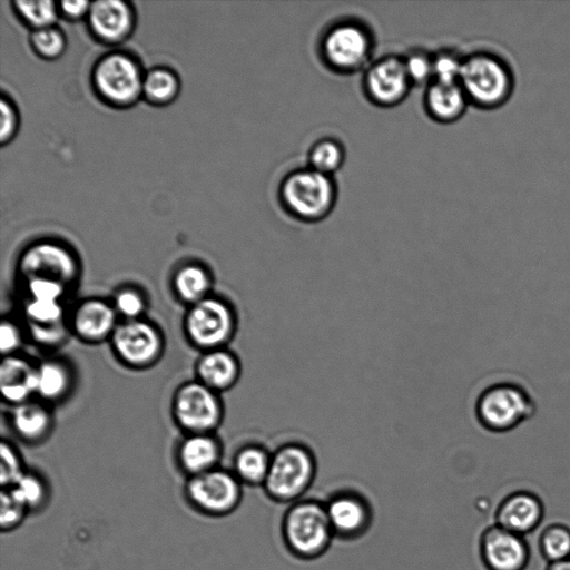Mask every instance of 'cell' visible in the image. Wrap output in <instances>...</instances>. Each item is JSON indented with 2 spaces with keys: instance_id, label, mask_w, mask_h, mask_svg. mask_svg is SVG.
<instances>
[{
  "instance_id": "obj_1",
  "label": "cell",
  "mask_w": 570,
  "mask_h": 570,
  "mask_svg": "<svg viewBox=\"0 0 570 570\" xmlns=\"http://www.w3.org/2000/svg\"><path fill=\"white\" fill-rule=\"evenodd\" d=\"M459 85L470 106L495 110L511 99L517 78L512 63L503 53L483 48L464 55Z\"/></svg>"
},
{
  "instance_id": "obj_2",
  "label": "cell",
  "mask_w": 570,
  "mask_h": 570,
  "mask_svg": "<svg viewBox=\"0 0 570 570\" xmlns=\"http://www.w3.org/2000/svg\"><path fill=\"white\" fill-rule=\"evenodd\" d=\"M375 38L372 29L356 18L331 22L320 35L317 55L322 63L337 75L364 71L373 61Z\"/></svg>"
},
{
  "instance_id": "obj_3",
  "label": "cell",
  "mask_w": 570,
  "mask_h": 570,
  "mask_svg": "<svg viewBox=\"0 0 570 570\" xmlns=\"http://www.w3.org/2000/svg\"><path fill=\"white\" fill-rule=\"evenodd\" d=\"M333 176L298 167L286 173L277 187V198L287 215L303 223H318L331 215L337 202Z\"/></svg>"
},
{
  "instance_id": "obj_4",
  "label": "cell",
  "mask_w": 570,
  "mask_h": 570,
  "mask_svg": "<svg viewBox=\"0 0 570 570\" xmlns=\"http://www.w3.org/2000/svg\"><path fill=\"white\" fill-rule=\"evenodd\" d=\"M282 537L286 549L297 559L323 556L335 538L325 503L313 499L292 503L282 520Z\"/></svg>"
},
{
  "instance_id": "obj_5",
  "label": "cell",
  "mask_w": 570,
  "mask_h": 570,
  "mask_svg": "<svg viewBox=\"0 0 570 570\" xmlns=\"http://www.w3.org/2000/svg\"><path fill=\"white\" fill-rule=\"evenodd\" d=\"M537 412L530 391L514 381H499L483 389L476 397L474 414L479 424L491 433H507Z\"/></svg>"
},
{
  "instance_id": "obj_6",
  "label": "cell",
  "mask_w": 570,
  "mask_h": 570,
  "mask_svg": "<svg viewBox=\"0 0 570 570\" xmlns=\"http://www.w3.org/2000/svg\"><path fill=\"white\" fill-rule=\"evenodd\" d=\"M313 451L299 442H288L273 453L263 488L267 497L278 503H294L302 499L316 475Z\"/></svg>"
},
{
  "instance_id": "obj_7",
  "label": "cell",
  "mask_w": 570,
  "mask_h": 570,
  "mask_svg": "<svg viewBox=\"0 0 570 570\" xmlns=\"http://www.w3.org/2000/svg\"><path fill=\"white\" fill-rule=\"evenodd\" d=\"M236 320L230 306L216 297L193 304L186 314L185 330L194 345L206 351L220 348L235 332Z\"/></svg>"
},
{
  "instance_id": "obj_8",
  "label": "cell",
  "mask_w": 570,
  "mask_h": 570,
  "mask_svg": "<svg viewBox=\"0 0 570 570\" xmlns=\"http://www.w3.org/2000/svg\"><path fill=\"white\" fill-rule=\"evenodd\" d=\"M364 97L380 108H393L409 96L413 85L406 73L402 55L373 59L361 80Z\"/></svg>"
},
{
  "instance_id": "obj_9",
  "label": "cell",
  "mask_w": 570,
  "mask_h": 570,
  "mask_svg": "<svg viewBox=\"0 0 570 570\" xmlns=\"http://www.w3.org/2000/svg\"><path fill=\"white\" fill-rule=\"evenodd\" d=\"M186 492L198 510L212 515H225L240 503L242 482L235 473L213 469L190 476Z\"/></svg>"
},
{
  "instance_id": "obj_10",
  "label": "cell",
  "mask_w": 570,
  "mask_h": 570,
  "mask_svg": "<svg viewBox=\"0 0 570 570\" xmlns=\"http://www.w3.org/2000/svg\"><path fill=\"white\" fill-rule=\"evenodd\" d=\"M173 412L177 423L191 434H207L219 424L223 415L215 391L199 381L186 383L178 389Z\"/></svg>"
},
{
  "instance_id": "obj_11",
  "label": "cell",
  "mask_w": 570,
  "mask_h": 570,
  "mask_svg": "<svg viewBox=\"0 0 570 570\" xmlns=\"http://www.w3.org/2000/svg\"><path fill=\"white\" fill-rule=\"evenodd\" d=\"M117 356L127 365L145 367L160 355L163 340L158 330L142 320H127L111 335Z\"/></svg>"
},
{
  "instance_id": "obj_12",
  "label": "cell",
  "mask_w": 570,
  "mask_h": 570,
  "mask_svg": "<svg viewBox=\"0 0 570 570\" xmlns=\"http://www.w3.org/2000/svg\"><path fill=\"white\" fill-rule=\"evenodd\" d=\"M19 269L28 282L43 278L69 285L77 276L73 256L65 247L53 243H38L21 256Z\"/></svg>"
},
{
  "instance_id": "obj_13",
  "label": "cell",
  "mask_w": 570,
  "mask_h": 570,
  "mask_svg": "<svg viewBox=\"0 0 570 570\" xmlns=\"http://www.w3.org/2000/svg\"><path fill=\"white\" fill-rule=\"evenodd\" d=\"M325 503L334 537L355 540L364 535L373 520V511L364 495L353 490H341Z\"/></svg>"
},
{
  "instance_id": "obj_14",
  "label": "cell",
  "mask_w": 570,
  "mask_h": 570,
  "mask_svg": "<svg viewBox=\"0 0 570 570\" xmlns=\"http://www.w3.org/2000/svg\"><path fill=\"white\" fill-rule=\"evenodd\" d=\"M95 80L101 95L118 104L132 101L142 88L137 66L122 55H110L101 60Z\"/></svg>"
},
{
  "instance_id": "obj_15",
  "label": "cell",
  "mask_w": 570,
  "mask_h": 570,
  "mask_svg": "<svg viewBox=\"0 0 570 570\" xmlns=\"http://www.w3.org/2000/svg\"><path fill=\"white\" fill-rule=\"evenodd\" d=\"M480 552L489 570H523L529 560V549L522 535L498 524L481 535Z\"/></svg>"
},
{
  "instance_id": "obj_16",
  "label": "cell",
  "mask_w": 570,
  "mask_h": 570,
  "mask_svg": "<svg viewBox=\"0 0 570 570\" xmlns=\"http://www.w3.org/2000/svg\"><path fill=\"white\" fill-rule=\"evenodd\" d=\"M470 102L458 83L432 81L423 94V108L430 119L439 124H452L461 119Z\"/></svg>"
},
{
  "instance_id": "obj_17",
  "label": "cell",
  "mask_w": 570,
  "mask_h": 570,
  "mask_svg": "<svg viewBox=\"0 0 570 570\" xmlns=\"http://www.w3.org/2000/svg\"><path fill=\"white\" fill-rule=\"evenodd\" d=\"M541 501L527 491H518L507 497L497 511V524L517 534L532 531L541 521Z\"/></svg>"
},
{
  "instance_id": "obj_18",
  "label": "cell",
  "mask_w": 570,
  "mask_h": 570,
  "mask_svg": "<svg viewBox=\"0 0 570 570\" xmlns=\"http://www.w3.org/2000/svg\"><path fill=\"white\" fill-rule=\"evenodd\" d=\"M116 313L114 306L101 299H87L73 313V331L87 342H100L111 337L117 327Z\"/></svg>"
},
{
  "instance_id": "obj_19",
  "label": "cell",
  "mask_w": 570,
  "mask_h": 570,
  "mask_svg": "<svg viewBox=\"0 0 570 570\" xmlns=\"http://www.w3.org/2000/svg\"><path fill=\"white\" fill-rule=\"evenodd\" d=\"M198 381L213 391L232 387L240 375L237 357L228 351L216 348L207 351L196 365Z\"/></svg>"
},
{
  "instance_id": "obj_20",
  "label": "cell",
  "mask_w": 570,
  "mask_h": 570,
  "mask_svg": "<svg viewBox=\"0 0 570 570\" xmlns=\"http://www.w3.org/2000/svg\"><path fill=\"white\" fill-rule=\"evenodd\" d=\"M37 367L16 356L3 358L0 367V387L3 397L14 404L27 402L36 393Z\"/></svg>"
},
{
  "instance_id": "obj_21",
  "label": "cell",
  "mask_w": 570,
  "mask_h": 570,
  "mask_svg": "<svg viewBox=\"0 0 570 570\" xmlns=\"http://www.w3.org/2000/svg\"><path fill=\"white\" fill-rule=\"evenodd\" d=\"M89 20L94 31L107 40H118L129 30L131 16L122 1H96L89 9Z\"/></svg>"
},
{
  "instance_id": "obj_22",
  "label": "cell",
  "mask_w": 570,
  "mask_h": 570,
  "mask_svg": "<svg viewBox=\"0 0 570 570\" xmlns=\"http://www.w3.org/2000/svg\"><path fill=\"white\" fill-rule=\"evenodd\" d=\"M219 456L218 442L206 433L187 436L178 449L179 463L191 476L215 469Z\"/></svg>"
},
{
  "instance_id": "obj_23",
  "label": "cell",
  "mask_w": 570,
  "mask_h": 570,
  "mask_svg": "<svg viewBox=\"0 0 570 570\" xmlns=\"http://www.w3.org/2000/svg\"><path fill=\"white\" fill-rule=\"evenodd\" d=\"M272 453L258 444L243 446L234 459V473L242 483L263 485L271 464Z\"/></svg>"
},
{
  "instance_id": "obj_24",
  "label": "cell",
  "mask_w": 570,
  "mask_h": 570,
  "mask_svg": "<svg viewBox=\"0 0 570 570\" xmlns=\"http://www.w3.org/2000/svg\"><path fill=\"white\" fill-rule=\"evenodd\" d=\"M306 160V166L334 177L345 164L346 149L337 138L322 137L311 144Z\"/></svg>"
},
{
  "instance_id": "obj_25",
  "label": "cell",
  "mask_w": 570,
  "mask_h": 570,
  "mask_svg": "<svg viewBox=\"0 0 570 570\" xmlns=\"http://www.w3.org/2000/svg\"><path fill=\"white\" fill-rule=\"evenodd\" d=\"M12 425L21 438L36 441L48 431L50 415L41 404L23 402L12 413Z\"/></svg>"
},
{
  "instance_id": "obj_26",
  "label": "cell",
  "mask_w": 570,
  "mask_h": 570,
  "mask_svg": "<svg viewBox=\"0 0 570 570\" xmlns=\"http://www.w3.org/2000/svg\"><path fill=\"white\" fill-rule=\"evenodd\" d=\"M174 287L180 299L193 305L207 297L210 277L202 266L186 265L175 274Z\"/></svg>"
},
{
  "instance_id": "obj_27",
  "label": "cell",
  "mask_w": 570,
  "mask_h": 570,
  "mask_svg": "<svg viewBox=\"0 0 570 570\" xmlns=\"http://www.w3.org/2000/svg\"><path fill=\"white\" fill-rule=\"evenodd\" d=\"M70 385L66 366L56 361H47L37 367L36 393L46 400L61 397Z\"/></svg>"
},
{
  "instance_id": "obj_28",
  "label": "cell",
  "mask_w": 570,
  "mask_h": 570,
  "mask_svg": "<svg viewBox=\"0 0 570 570\" xmlns=\"http://www.w3.org/2000/svg\"><path fill=\"white\" fill-rule=\"evenodd\" d=\"M433 57V81L443 83H458L464 55L454 48H441L432 52Z\"/></svg>"
},
{
  "instance_id": "obj_29",
  "label": "cell",
  "mask_w": 570,
  "mask_h": 570,
  "mask_svg": "<svg viewBox=\"0 0 570 570\" xmlns=\"http://www.w3.org/2000/svg\"><path fill=\"white\" fill-rule=\"evenodd\" d=\"M540 549L550 563L570 558V529L562 524L549 525L540 538Z\"/></svg>"
},
{
  "instance_id": "obj_30",
  "label": "cell",
  "mask_w": 570,
  "mask_h": 570,
  "mask_svg": "<svg viewBox=\"0 0 570 570\" xmlns=\"http://www.w3.org/2000/svg\"><path fill=\"white\" fill-rule=\"evenodd\" d=\"M406 73L413 85L424 86L433 81V57L432 52L423 48H412L402 55Z\"/></svg>"
},
{
  "instance_id": "obj_31",
  "label": "cell",
  "mask_w": 570,
  "mask_h": 570,
  "mask_svg": "<svg viewBox=\"0 0 570 570\" xmlns=\"http://www.w3.org/2000/svg\"><path fill=\"white\" fill-rule=\"evenodd\" d=\"M2 490L9 491L27 510L39 508L45 501V485L32 474L23 473L12 487Z\"/></svg>"
},
{
  "instance_id": "obj_32",
  "label": "cell",
  "mask_w": 570,
  "mask_h": 570,
  "mask_svg": "<svg viewBox=\"0 0 570 570\" xmlns=\"http://www.w3.org/2000/svg\"><path fill=\"white\" fill-rule=\"evenodd\" d=\"M142 89L148 98L155 101H165L176 92L177 81L171 72L156 69L145 77Z\"/></svg>"
},
{
  "instance_id": "obj_33",
  "label": "cell",
  "mask_w": 570,
  "mask_h": 570,
  "mask_svg": "<svg viewBox=\"0 0 570 570\" xmlns=\"http://www.w3.org/2000/svg\"><path fill=\"white\" fill-rule=\"evenodd\" d=\"M26 315L31 325H56L61 323L63 309L59 302L31 299L26 306Z\"/></svg>"
},
{
  "instance_id": "obj_34",
  "label": "cell",
  "mask_w": 570,
  "mask_h": 570,
  "mask_svg": "<svg viewBox=\"0 0 570 570\" xmlns=\"http://www.w3.org/2000/svg\"><path fill=\"white\" fill-rule=\"evenodd\" d=\"M16 4L27 21L39 29L50 27L56 19L52 1H17Z\"/></svg>"
},
{
  "instance_id": "obj_35",
  "label": "cell",
  "mask_w": 570,
  "mask_h": 570,
  "mask_svg": "<svg viewBox=\"0 0 570 570\" xmlns=\"http://www.w3.org/2000/svg\"><path fill=\"white\" fill-rule=\"evenodd\" d=\"M0 458L1 485L2 489H9L23 474L21 463L17 452L6 442L0 445Z\"/></svg>"
},
{
  "instance_id": "obj_36",
  "label": "cell",
  "mask_w": 570,
  "mask_h": 570,
  "mask_svg": "<svg viewBox=\"0 0 570 570\" xmlns=\"http://www.w3.org/2000/svg\"><path fill=\"white\" fill-rule=\"evenodd\" d=\"M28 510L12 497V494L2 490L0 500V525L3 531L18 527L23 520Z\"/></svg>"
},
{
  "instance_id": "obj_37",
  "label": "cell",
  "mask_w": 570,
  "mask_h": 570,
  "mask_svg": "<svg viewBox=\"0 0 570 570\" xmlns=\"http://www.w3.org/2000/svg\"><path fill=\"white\" fill-rule=\"evenodd\" d=\"M114 307L127 320H137L145 309V301L139 292L125 288L116 294Z\"/></svg>"
},
{
  "instance_id": "obj_38",
  "label": "cell",
  "mask_w": 570,
  "mask_h": 570,
  "mask_svg": "<svg viewBox=\"0 0 570 570\" xmlns=\"http://www.w3.org/2000/svg\"><path fill=\"white\" fill-rule=\"evenodd\" d=\"M32 43L39 53L49 58L58 56L65 45L61 33L50 27L41 28L33 32Z\"/></svg>"
},
{
  "instance_id": "obj_39",
  "label": "cell",
  "mask_w": 570,
  "mask_h": 570,
  "mask_svg": "<svg viewBox=\"0 0 570 570\" xmlns=\"http://www.w3.org/2000/svg\"><path fill=\"white\" fill-rule=\"evenodd\" d=\"M31 299L59 302L65 293V285L51 281L37 278L27 282Z\"/></svg>"
},
{
  "instance_id": "obj_40",
  "label": "cell",
  "mask_w": 570,
  "mask_h": 570,
  "mask_svg": "<svg viewBox=\"0 0 570 570\" xmlns=\"http://www.w3.org/2000/svg\"><path fill=\"white\" fill-rule=\"evenodd\" d=\"M21 342L18 327L11 322L3 321L0 326V348L3 355L9 356Z\"/></svg>"
},
{
  "instance_id": "obj_41",
  "label": "cell",
  "mask_w": 570,
  "mask_h": 570,
  "mask_svg": "<svg viewBox=\"0 0 570 570\" xmlns=\"http://www.w3.org/2000/svg\"><path fill=\"white\" fill-rule=\"evenodd\" d=\"M31 333L35 340L45 343L52 344L60 341L63 336V327L62 324L48 325V326H39L31 325Z\"/></svg>"
},
{
  "instance_id": "obj_42",
  "label": "cell",
  "mask_w": 570,
  "mask_h": 570,
  "mask_svg": "<svg viewBox=\"0 0 570 570\" xmlns=\"http://www.w3.org/2000/svg\"><path fill=\"white\" fill-rule=\"evenodd\" d=\"M14 128V114L10 105L2 99L1 101V140L4 141Z\"/></svg>"
},
{
  "instance_id": "obj_43",
  "label": "cell",
  "mask_w": 570,
  "mask_h": 570,
  "mask_svg": "<svg viewBox=\"0 0 570 570\" xmlns=\"http://www.w3.org/2000/svg\"><path fill=\"white\" fill-rule=\"evenodd\" d=\"M89 6V2L87 1H63L61 2V7L63 9V11L70 16V17H79V16H82L85 13V11L87 10Z\"/></svg>"
},
{
  "instance_id": "obj_44",
  "label": "cell",
  "mask_w": 570,
  "mask_h": 570,
  "mask_svg": "<svg viewBox=\"0 0 570 570\" xmlns=\"http://www.w3.org/2000/svg\"><path fill=\"white\" fill-rule=\"evenodd\" d=\"M547 570H570V558L551 562Z\"/></svg>"
}]
</instances>
